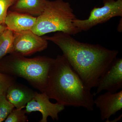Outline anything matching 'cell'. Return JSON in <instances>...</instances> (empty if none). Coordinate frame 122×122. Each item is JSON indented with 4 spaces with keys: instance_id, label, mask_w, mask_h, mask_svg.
<instances>
[{
    "instance_id": "cell-1",
    "label": "cell",
    "mask_w": 122,
    "mask_h": 122,
    "mask_svg": "<svg viewBox=\"0 0 122 122\" xmlns=\"http://www.w3.org/2000/svg\"><path fill=\"white\" fill-rule=\"evenodd\" d=\"M66 33L58 32L43 38L57 46L85 86L96 87L100 78L117 58L119 52L100 45L83 43Z\"/></svg>"
},
{
    "instance_id": "cell-2",
    "label": "cell",
    "mask_w": 122,
    "mask_h": 122,
    "mask_svg": "<svg viewBox=\"0 0 122 122\" xmlns=\"http://www.w3.org/2000/svg\"><path fill=\"white\" fill-rule=\"evenodd\" d=\"M65 106L94 110V94L87 88L62 55H58L50 70L44 92Z\"/></svg>"
},
{
    "instance_id": "cell-3",
    "label": "cell",
    "mask_w": 122,
    "mask_h": 122,
    "mask_svg": "<svg viewBox=\"0 0 122 122\" xmlns=\"http://www.w3.org/2000/svg\"><path fill=\"white\" fill-rule=\"evenodd\" d=\"M54 58L45 56L25 57L13 52L0 60V72L26 80L32 87L44 92Z\"/></svg>"
},
{
    "instance_id": "cell-4",
    "label": "cell",
    "mask_w": 122,
    "mask_h": 122,
    "mask_svg": "<svg viewBox=\"0 0 122 122\" xmlns=\"http://www.w3.org/2000/svg\"><path fill=\"white\" fill-rule=\"evenodd\" d=\"M76 18L69 2L63 0H48L41 14L37 17L31 30L39 36L61 32L74 35L81 31L74 24Z\"/></svg>"
},
{
    "instance_id": "cell-5",
    "label": "cell",
    "mask_w": 122,
    "mask_h": 122,
    "mask_svg": "<svg viewBox=\"0 0 122 122\" xmlns=\"http://www.w3.org/2000/svg\"><path fill=\"white\" fill-rule=\"evenodd\" d=\"M102 7H95L86 20L75 18L73 21L75 26L81 31H87L98 24L105 23L112 18L122 17V0H103Z\"/></svg>"
},
{
    "instance_id": "cell-6",
    "label": "cell",
    "mask_w": 122,
    "mask_h": 122,
    "mask_svg": "<svg viewBox=\"0 0 122 122\" xmlns=\"http://www.w3.org/2000/svg\"><path fill=\"white\" fill-rule=\"evenodd\" d=\"M13 33V52L26 56L48 47V41L31 30Z\"/></svg>"
},
{
    "instance_id": "cell-7",
    "label": "cell",
    "mask_w": 122,
    "mask_h": 122,
    "mask_svg": "<svg viewBox=\"0 0 122 122\" xmlns=\"http://www.w3.org/2000/svg\"><path fill=\"white\" fill-rule=\"evenodd\" d=\"M50 99L45 92L38 93L35 92L33 97L25 106V113L29 114L39 112L42 115L40 122H48L49 116L53 120H58V114L65 110V106L57 102H51Z\"/></svg>"
},
{
    "instance_id": "cell-8",
    "label": "cell",
    "mask_w": 122,
    "mask_h": 122,
    "mask_svg": "<svg viewBox=\"0 0 122 122\" xmlns=\"http://www.w3.org/2000/svg\"><path fill=\"white\" fill-rule=\"evenodd\" d=\"M94 95L104 90L115 92L122 88V59L117 58L100 78Z\"/></svg>"
},
{
    "instance_id": "cell-9",
    "label": "cell",
    "mask_w": 122,
    "mask_h": 122,
    "mask_svg": "<svg viewBox=\"0 0 122 122\" xmlns=\"http://www.w3.org/2000/svg\"><path fill=\"white\" fill-rule=\"evenodd\" d=\"M94 104L100 111L101 120L109 122L110 117L122 109V90L118 92L107 91L94 99Z\"/></svg>"
},
{
    "instance_id": "cell-10",
    "label": "cell",
    "mask_w": 122,
    "mask_h": 122,
    "mask_svg": "<svg viewBox=\"0 0 122 122\" xmlns=\"http://www.w3.org/2000/svg\"><path fill=\"white\" fill-rule=\"evenodd\" d=\"M37 17L15 11L8 10L5 20L6 28L13 32L31 30Z\"/></svg>"
},
{
    "instance_id": "cell-11",
    "label": "cell",
    "mask_w": 122,
    "mask_h": 122,
    "mask_svg": "<svg viewBox=\"0 0 122 122\" xmlns=\"http://www.w3.org/2000/svg\"><path fill=\"white\" fill-rule=\"evenodd\" d=\"M35 92L16 82L10 86L6 93V98L16 109H23L34 96Z\"/></svg>"
},
{
    "instance_id": "cell-12",
    "label": "cell",
    "mask_w": 122,
    "mask_h": 122,
    "mask_svg": "<svg viewBox=\"0 0 122 122\" xmlns=\"http://www.w3.org/2000/svg\"><path fill=\"white\" fill-rule=\"evenodd\" d=\"M48 0H16L9 10L38 16L44 11Z\"/></svg>"
},
{
    "instance_id": "cell-13",
    "label": "cell",
    "mask_w": 122,
    "mask_h": 122,
    "mask_svg": "<svg viewBox=\"0 0 122 122\" xmlns=\"http://www.w3.org/2000/svg\"><path fill=\"white\" fill-rule=\"evenodd\" d=\"M14 33L6 28L0 34V60L13 52Z\"/></svg>"
},
{
    "instance_id": "cell-14",
    "label": "cell",
    "mask_w": 122,
    "mask_h": 122,
    "mask_svg": "<svg viewBox=\"0 0 122 122\" xmlns=\"http://www.w3.org/2000/svg\"><path fill=\"white\" fill-rule=\"evenodd\" d=\"M14 107L7 100L5 95L0 96V122L5 121Z\"/></svg>"
},
{
    "instance_id": "cell-15",
    "label": "cell",
    "mask_w": 122,
    "mask_h": 122,
    "mask_svg": "<svg viewBox=\"0 0 122 122\" xmlns=\"http://www.w3.org/2000/svg\"><path fill=\"white\" fill-rule=\"evenodd\" d=\"M25 111L23 109H14L5 120V122H28V117Z\"/></svg>"
},
{
    "instance_id": "cell-16",
    "label": "cell",
    "mask_w": 122,
    "mask_h": 122,
    "mask_svg": "<svg viewBox=\"0 0 122 122\" xmlns=\"http://www.w3.org/2000/svg\"><path fill=\"white\" fill-rule=\"evenodd\" d=\"M15 77L0 72V96L6 95L9 87L15 82Z\"/></svg>"
},
{
    "instance_id": "cell-17",
    "label": "cell",
    "mask_w": 122,
    "mask_h": 122,
    "mask_svg": "<svg viewBox=\"0 0 122 122\" xmlns=\"http://www.w3.org/2000/svg\"><path fill=\"white\" fill-rule=\"evenodd\" d=\"M16 0H0V21L5 24L8 9Z\"/></svg>"
},
{
    "instance_id": "cell-18",
    "label": "cell",
    "mask_w": 122,
    "mask_h": 122,
    "mask_svg": "<svg viewBox=\"0 0 122 122\" xmlns=\"http://www.w3.org/2000/svg\"><path fill=\"white\" fill-rule=\"evenodd\" d=\"M6 29V26L5 24H1L0 25V34Z\"/></svg>"
},
{
    "instance_id": "cell-19",
    "label": "cell",
    "mask_w": 122,
    "mask_h": 122,
    "mask_svg": "<svg viewBox=\"0 0 122 122\" xmlns=\"http://www.w3.org/2000/svg\"><path fill=\"white\" fill-rule=\"evenodd\" d=\"M1 24H2V22H1L0 21V25H1Z\"/></svg>"
}]
</instances>
